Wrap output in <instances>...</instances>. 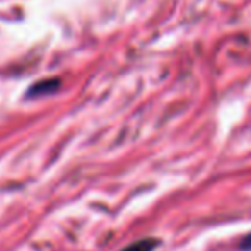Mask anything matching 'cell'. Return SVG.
<instances>
[{
    "mask_svg": "<svg viewBox=\"0 0 251 251\" xmlns=\"http://www.w3.org/2000/svg\"><path fill=\"white\" fill-rule=\"evenodd\" d=\"M60 86H62V82H60V79H56V77H50V79L38 80V82H34L33 86H31L29 89L26 91V98H31V100H34V98L50 96V94H55L56 91L60 89Z\"/></svg>",
    "mask_w": 251,
    "mask_h": 251,
    "instance_id": "6da1fadb",
    "label": "cell"
},
{
    "mask_svg": "<svg viewBox=\"0 0 251 251\" xmlns=\"http://www.w3.org/2000/svg\"><path fill=\"white\" fill-rule=\"evenodd\" d=\"M157 245H159V239L144 238V239H139V241L132 243V245L125 246V248L120 250V251H154L157 248Z\"/></svg>",
    "mask_w": 251,
    "mask_h": 251,
    "instance_id": "7a4b0ae2",
    "label": "cell"
},
{
    "mask_svg": "<svg viewBox=\"0 0 251 251\" xmlns=\"http://www.w3.org/2000/svg\"><path fill=\"white\" fill-rule=\"evenodd\" d=\"M239 250H241V251H251V232H250V234H246L245 238H243V241L239 243Z\"/></svg>",
    "mask_w": 251,
    "mask_h": 251,
    "instance_id": "3957f363",
    "label": "cell"
}]
</instances>
